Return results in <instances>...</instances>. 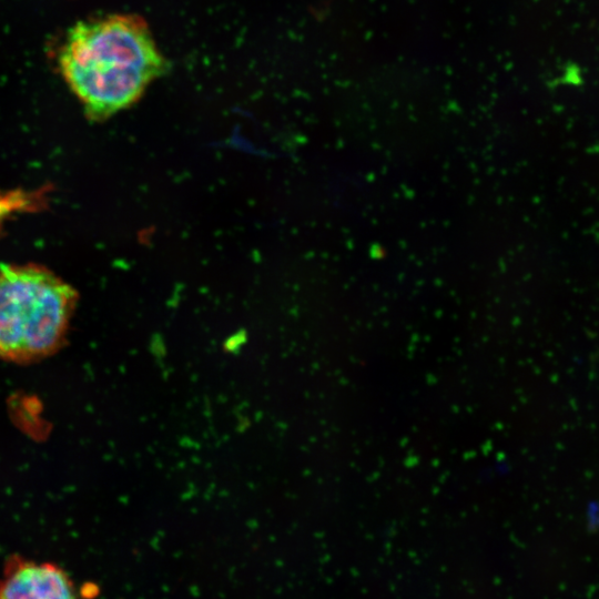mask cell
I'll use <instances>...</instances> for the list:
<instances>
[{"label":"cell","mask_w":599,"mask_h":599,"mask_svg":"<svg viewBox=\"0 0 599 599\" xmlns=\"http://www.w3.org/2000/svg\"><path fill=\"white\" fill-rule=\"evenodd\" d=\"M58 67L85 114L105 120L138 102L166 62L142 18L114 13L73 24Z\"/></svg>","instance_id":"obj_1"},{"label":"cell","mask_w":599,"mask_h":599,"mask_svg":"<svg viewBox=\"0 0 599 599\" xmlns=\"http://www.w3.org/2000/svg\"><path fill=\"white\" fill-rule=\"evenodd\" d=\"M67 282L37 264H0V359L32 363L57 352L77 303Z\"/></svg>","instance_id":"obj_2"},{"label":"cell","mask_w":599,"mask_h":599,"mask_svg":"<svg viewBox=\"0 0 599 599\" xmlns=\"http://www.w3.org/2000/svg\"><path fill=\"white\" fill-rule=\"evenodd\" d=\"M0 599H77L71 580L50 564L20 562L0 582Z\"/></svg>","instance_id":"obj_3"}]
</instances>
